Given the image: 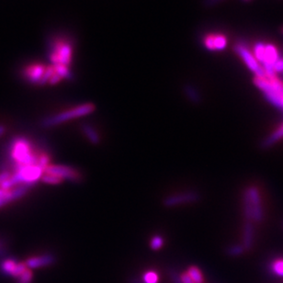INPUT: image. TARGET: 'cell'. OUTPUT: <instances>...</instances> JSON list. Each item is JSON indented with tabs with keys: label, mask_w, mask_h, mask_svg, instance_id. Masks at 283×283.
Wrapping results in <instances>:
<instances>
[{
	"label": "cell",
	"mask_w": 283,
	"mask_h": 283,
	"mask_svg": "<svg viewBox=\"0 0 283 283\" xmlns=\"http://www.w3.org/2000/svg\"><path fill=\"white\" fill-rule=\"evenodd\" d=\"M244 1H250V0H244Z\"/></svg>",
	"instance_id": "cell-34"
},
{
	"label": "cell",
	"mask_w": 283,
	"mask_h": 283,
	"mask_svg": "<svg viewBox=\"0 0 283 283\" xmlns=\"http://www.w3.org/2000/svg\"><path fill=\"white\" fill-rule=\"evenodd\" d=\"M5 131H6V128H5V126L4 125H2V124H0V137L5 133Z\"/></svg>",
	"instance_id": "cell-32"
},
{
	"label": "cell",
	"mask_w": 283,
	"mask_h": 283,
	"mask_svg": "<svg viewBox=\"0 0 283 283\" xmlns=\"http://www.w3.org/2000/svg\"><path fill=\"white\" fill-rule=\"evenodd\" d=\"M54 74H55V71H54L53 65L46 67L45 72H44V76H43V78H42V80H41V82H40V84L39 85L42 86V85H44L45 83H47V82H49L50 78L53 77Z\"/></svg>",
	"instance_id": "cell-24"
},
{
	"label": "cell",
	"mask_w": 283,
	"mask_h": 283,
	"mask_svg": "<svg viewBox=\"0 0 283 283\" xmlns=\"http://www.w3.org/2000/svg\"><path fill=\"white\" fill-rule=\"evenodd\" d=\"M73 49L68 43L57 41L54 44V49L50 54V59L54 65H62L68 66L72 60Z\"/></svg>",
	"instance_id": "cell-6"
},
{
	"label": "cell",
	"mask_w": 283,
	"mask_h": 283,
	"mask_svg": "<svg viewBox=\"0 0 283 283\" xmlns=\"http://www.w3.org/2000/svg\"><path fill=\"white\" fill-rule=\"evenodd\" d=\"M164 245V239L161 237H153V239L150 242V246L153 250H158Z\"/></svg>",
	"instance_id": "cell-26"
},
{
	"label": "cell",
	"mask_w": 283,
	"mask_h": 283,
	"mask_svg": "<svg viewBox=\"0 0 283 283\" xmlns=\"http://www.w3.org/2000/svg\"><path fill=\"white\" fill-rule=\"evenodd\" d=\"M247 193L251 211H252V222L261 223L264 220V209L262 205L261 192L256 186H249L245 189Z\"/></svg>",
	"instance_id": "cell-7"
},
{
	"label": "cell",
	"mask_w": 283,
	"mask_h": 283,
	"mask_svg": "<svg viewBox=\"0 0 283 283\" xmlns=\"http://www.w3.org/2000/svg\"><path fill=\"white\" fill-rule=\"evenodd\" d=\"M53 66H54L55 73H56L59 77H61L62 79H63V78H65V79H68V80L73 79V74H72V72L70 71L68 66H66V65H53Z\"/></svg>",
	"instance_id": "cell-19"
},
{
	"label": "cell",
	"mask_w": 283,
	"mask_h": 283,
	"mask_svg": "<svg viewBox=\"0 0 283 283\" xmlns=\"http://www.w3.org/2000/svg\"><path fill=\"white\" fill-rule=\"evenodd\" d=\"M255 86L263 93L270 104L283 110V81L277 75L262 76L253 78Z\"/></svg>",
	"instance_id": "cell-1"
},
{
	"label": "cell",
	"mask_w": 283,
	"mask_h": 283,
	"mask_svg": "<svg viewBox=\"0 0 283 283\" xmlns=\"http://www.w3.org/2000/svg\"><path fill=\"white\" fill-rule=\"evenodd\" d=\"M45 65L33 64L23 69V77L31 84L39 85L45 72Z\"/></svg>",
	"instance_id": "cell-11"
},
{
	"label": "cell",
	"mask_w": 283,
	"mask_h": 283,
	"mask_svg": "<svg viewBox=\"0 0 283 283\" xmlns=\"http://www.w3.org/2000/svg\"><path fill=\"white\" fill-rule=\"evenodd\" d=\"M18 261L13 259H8L5 261H1L0 263V271L3 275L13 276L17 267Z\"/></svg>",
	"instance_id": "cell-17"
},
{
	"label": "cell",
	"mask_w": 283,
	"mask_h": 283,
	"mask_svg": "<svg viewBox=\"0 0 283 283\" xmlns=\"http://www.w3.org/2000/svg\"><path fill=\"white\" fill-rule=\"evenodd\" d=\"M47 174H52L54 176H59L63 180L67 179L70 181L77 182L80 179V174L76 169H72L67 166L63 165H49L44 171Z\"/></svg>",
	"instance_id": "cell-9"
},
{
	"label": "cell",
	"mask_w": 283,
	"mask_h": 283,
	"mask_svg": "<svg viewBox=\"0 0 283 283\" xmlns=\"http://www.w3.org/2000/svg\"></svg>",
	"instance_id": "cell-35"
},
{
	"label": "cell",
	"mask_w": 283,
	"mask_h": 283,
	"mask_svg": "<svg viewBox=\"0 0 283 283\" xmlns=\"http://www.w3.org/2000/svg\"><path fill=\"white\" fill-rule=\"evenodd\" d=\"M269 269L272 274L283 278V259H278L270 263Z\"/></svg>",
	"instance_id": "cell-20"
},
{
	"label": "cell",
	"mask_w": 283,
	"mask_h": 283,
	"mask_svg": "<svg viewBox=\"0 0 283 283\" xmlns=\"http://www.w3.org/2000/svg\"><path fill=\"white\" fill-rule=\"evenodd\" d=\"M225 0H203L202 5L206 8H214Z\"/></svg>",
	"instance_id": "cell-27"
},
{
	"label": "cell",
	"mask_w": 283,
	"mask_h": 283,
	"mask_svg": "<svg viewBox=\"0 0 283 283\" xmlns=\"http://www.w3.org/2000/svg\"><path fill=\"white\" fill-rule=\"evenodd\" d=\"M32 272L30 268H27L22 275L18 278V283H31Z\"/></svg>",
	"instance_id": "cell-25"
},
{
	"label": "cell",
	"mask_w": 283,
	"mask_h": 283,
	"mask_svg": "<svg viewBox=\"0 0 283 283\" xmlns=\"http://www.w3.org/2000/svg\"><path fill=\"white\" fill-rule=\"evenodd\" d=\"M199 199H200V195L198 192H187L167 197L163 200V204L165 207L172 208V207L180 206L184 204L195 203V202H198Z\"/></svg>",
	"instance_id": "cell-8"
},
{
	"label": "cell",
	"mask_w": 283,
	"mask_h": 283,
	"mask_svg": "<svg viewBox=\"0 0 283 283\" xmlns=\"http://www.w3.org/2000/svg\"><path fill=\"white\" fill-rule=\"evenodd\" d=\"M61 80V77H59V76H58V75L55 73L54 76L50 78V80H49V83H50L51 85H56L58 84V83H59Z\"/></svg>",
	"instance_id": "cell-29"
},
{
	"label": "cell",
	"mask_w": 283,
	"mask_h": 283,
	"mask_svg": "<svg viewBox=\"0 0 283 283\" xmlns=\"http://www.w3.org/2000/svg\"><path fill=\"white\" fill-rule=\"evenodd\" d=\"M82 131L85 133V135L89 140V142L93 145H98L100 144V137L98 131L92 127L90 124L83 123L82 124Z\"/></svg>",
	"instance_id": "cell-16"
},
{
	"label": "cell",
	"mask_w": 283,
	"mask_h": 283,
	"mask_svg": "<svg viewBox=\"0 0 283 283\" xmlns=\"http://www.w3.org/2000/svg\"><path fill=\"white\" fill-rule=\"evenodd\" d=\"M274 73L276 75L279 73L283 74V57L281 56V58L276 62L275 65H274Z\"/></svg>",
	"instance_id": "cell-28"
},
{
	"label": "cell",
	"mask_w": 283,
	"mask_h": 283,
	"mask_svg": "<svg viewBox=\"0 0 283 283\" xmlns=\"http://www.w3.org/2000/svg\"><path fill=\"white\" fill-rule=\"evenodd\" d=\"M56 261L55 257L52 254H45L42 256H37L29 259L28 261L25 262L27 268H39L43 267H47L52 264H54Z\"/></svg>",
	"instance_id": "cell-13"
},
{
	"label": "cell",
	"mask_w": 283,
	"mask_h": 283,
	"mask_svg": "<svg viewBox=\"0 0 283 283\" xmlns=\"http://www.w3.org/2000/svg\"><path fill=\"white\" fill-rule=\"evenodd\" d=\"M282 32H283V29H282Z\"/></svg>",
	"instance_id": "cell-33"
},
{
	"label": "cell",
	"mask_w": 283,
	"mask_h": 283,
	"mask_svg": "<svg viewBox=\"0 0 283 283\" xmlns=\"http://www.w3.org/2000/svg\"><path fill=\"white\" fill-rule=\"evenodd\" d=\"M234 51L240 57V59L244 62L246 67L254 73L255 77L265 76V72L262 68L261 64L256 59L252 51L245 44L238 43L234 46Z\"/></svg>",
	"instance_id": "cell-5"
},
{
	"label": "cell",
	"mask_w": 283,
	"mask_h": 283,
	"mask_svg": "<svg viewBox=\"0 0 283 283\" xmlns=\"http://www.w3.org/2000/svg\"><path fill=\"white\" fill-rule=\"evenodd\" d=\"M43 182L47 184H52V185H56V184L61 183L63 179L59 176H54L52 174H47L45 173L44 176H42Z\"/></svg>",
	"instance_id": "cell-22"
},
{
	"label": "cell",
	"mask_w": 283,
	"mask_h": 283,
	"mask_svg": "<svg viewBox=\"0 0 283 283\" xmlns=\"http://www.w3.org/2000/svg\"><path fill=\"white\" fill-rule=\"evenodd\" d=\"M6 251V243L0 238V256H2Z\"/></svg>",
	"instance_id": "cell-31"
},
{
	"label": "cell",
	"mask_w": 283,
	"mask_h": 283,
	"mask_svg": "<svg viewBox=\"0 0 283 283\" xmlns=\"http://www.w3.org/2000/svg\"><path fill=\"white\" fill-rule=\"evenodd\" d=\"M283 139V123L276 130L269 133L267 137L264 138L261 143V148L263 150L268 149Z\"/></svg>",
	"instance_id": "cell-14"
},
{
	"label": "cell",
	"mask_w": 283,
	"mask_h": 283,
	"mask_svg": "<svg viewBox=\"0 0 283 283\" xmlns=\"http://www.w3.org/2000/svg\"><path fill=\"white\" fill-rule=\"evenodd\" d=\"M202 44L209 51L220 52L226 49L228 38L222 33H208L203 37Z\"/></svg>",
	"instance_id": "cell-10"
},
{
	"label": "cell",
	"mask_w": 283,
	"mask_h": 283,
	"mask_svg": "<svg viewBox=\"0 0 283 283\" xmlns=\"http://www.w3.org/2000/svg\"><path fill=\"white\" fill-rule=\"evenodd\" d=\"M10 156L14 161V168L38 163L39 154L33 153L31 143L25 138H17L11 143Z\"/></svg>",
	"instance_id": "cell-3"
},
{
	"label": "cell",
	"mask_w": 283,
	"mask_h": 283,
	"mask_svg": "<svg viewBox=\"0 0 283 283\" xmlns=\"http://www.w3.org/2000/svg\"><path fill=\"white\" fill-rule=\"evenodd\" d=\"M187 274L190 276V278L192 279L193 283H203V276H202L201 271L197 267H194V266L191 267L189 268Z\"/></svg>",
	"instance_id": "cell-21"
},
{
	"label": "cell",
	"mask_w": 283,
	"mask_h": 283,
	"mask_svg": "<svg viewBox=\"0 0 283 283\" xmlns=\"http://www.w3.org/2000/svg\"><path fill=\"white\" fill-rule=\"evenodd\" d=\"M180 277V281L182 283H194L192 282V279L190 278V276L188 275L187 273H183L182 275L179 276Z\"/></svg>",
	"instance_id": "cell-30"
},
{
	"label": "cell",
	"mask_w": 283,
	"mask_h": 283,
	"mask_svg": "<svg viewBox=\"0 0 283 283\" xmlns=\"http://www.w3.org/2000/svg\"><path fill=\"white\" fill-rule=\"evenodd\" d=\"M226 254L231 257V258H238L241 257L245 254V248L241 244H235L231 245L226 248Z\"/></svg>",
	"instance_id": "cell-18"
},
{
	"label": "cell",
	"mask_w": 283,
	"mask_h": 283,
	"mask_svg": "<svg viewBox=\"0 0 283 283\" xmlns=\"http://www.w3.org/2000/svg\"><path fill=\"white\" fill-rule=\"evenodd\" d=\"M255 242V227L254 223L250 221H245L242 232V243L241 245L245 248V252L250 251Z\"/></svg>",
	"instance_id": "cell-12"
},
{
	"label": "cell",
	"mask_w": 283,
	"mask_h": 283,
	"mask_svg": "<svg viewBox=\"0 0 283 283\" xmlns=\"http://www.w3.org/2000/svg\"><path fill=\"white\" fill-rule=\"evenodd\" d=\"M95 105L93 103H84L81 105H78L77 107L71 108L65 111L60 112L58 114L49 116L45 118L43 122L42 125L44 128H50L54 127L57 125H60L63 123L69 122L70 120L81 118L87 115L91 114L92 112L95 110Z\"/></svg>",
	"instance_id": "cell-4"
},
{
	"label": "cell",
	"mask_w": 283,
	"mask_h": 283,
	"mask_svg": "<svg viewBox=\"0 0 283 283\" xmlns=\"http://www.w3.org/2000/svg\"><path fill=\"white\" fill-rule=\"evenodd\" d=\"M253 54L260 63L265 75L268 77L275 76L274 65L276 62L281 58L279 49L273 44L257 42L253 47Z\"/></svg>",
	"instance_id": "cell-2"
},
{
	"label": "cell",
	"mask_w": 283,
	"mask_h": 283,
	"mask_svg": "<svg viewBox=\"0 0 283 283\" xmlns=\"http://www.w3.org/2000/svg\"><path fill=\"white\" fill-rule=\"evenodd\" d=\"M159 278L158 274L154 271H148L143 277V283H158Z\"/></svg>",
	"instance_id": "cell-23"
},
{
	"label": "cell",
	"mask_w": 283,
	"mask_h": 283,
	"mask_svg": "<svg viewBox=\"0 0 283 283\" xmlns=\"http://www.w3.org/2000/svg\"><path fill=\"white\" fill-rule=\"evenodd\" d=\"M184 93L188 100L193 104H199L202 100L200 92L192 84H185L183 87Z\"/></svg>",
	"instance_id": "cell-15"
}]
</instances>
